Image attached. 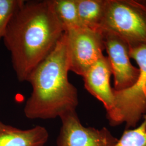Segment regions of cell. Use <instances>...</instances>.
Returning a JSON list of instances; mask_svg holds the SVG:
<instances>
[{"mask_svg": "<svg viewBox=\"0 0 146 146\" xmlns=\"http://www.w3.org/2000/svg\"><path fill=\"white\" fill-rule=\"evenodd\" d=\"M64 33L52 0H22L3 37L20 82L27 81L31 72L52 52Z\"/></svg>", "mask_w": 146, "mask_h": 146, "instance_id": "cell-1", "label": "cell"}, {"mask_svg": "<svg viewBox=\"0 0 146 146\" xmlns=\"http://www.w3.org/2000/svg\"><path fill=\"white\" fill-rule=\"evenodd\" d=\"M66 34L51 53L27 79L32 92L24 108L28 119L49 120L60 117L78 106L77 89L68 79L69 72Z\"/></svg>", "mask_w": 146, "mask_h": 146, "instance_id": "cell-2", "label": "cell"}, {"mask_svg": "<svg viewBox=\"0 0 146 146\" xmlns=\"http://www.w3.org/2000/svg\"><path fill=\"white\" fill-rule=\"evenodd\" d=\"M129 55L139 66V76L127 88L121 90L113 89L114 107L107 115L110 125L125 123L129 129L135 128L146 115V45L129 47Z\"/></svg>", "mask_w": 146, "mask_h": 146, "instance_id": "cell-3", "label": "cell"}, {"mask_svg": "<svg viewBox=\"0 0 146 146\" xmlns=\"http://www.w3.org/2000/svg\"><path fill=\"white\" fill-rule=\"evenodd\" d=\"M101 31L120 37L129 47L146 45V7L141 2L106 0Z\"/></svg>", "mask_w": 146, "mask_h": 146, "instance_id": "cell-4", "label": "cell"}, {"mask_svg": "<svg viewBox=\"0 0 146 146\" xmlns=\"http://www.w3.org/2000/svg\"><path fill=\"white\" fill-rule=\"evenodd\" d=\"M64 33L69 70L83 76L89 68L104 56L103 33L79 27Z\"/></svg>", "mask_w": 146, "mask_h": 146, "instance_id": "cell-5", "label": "cell"}, {"mask_svg": "<svg viewBox=\"0 0 146 146\" xmlns=\"http://www.w3.org/2000/svg\"><path fill=\"white\" fill-rule=\"evenodd\" d=\"M60 118L62 125L57 146H114L119 140L105 127L84 126L76 110L66 112Z\"/></svg>", "mask_w": 146, "mask_h": 146, "instance_id": "cell-6", "label": "cell"}, {"mask_svg": "<svg viewBox=\"0 0 146 146\" xmlns=\"http://www.w3.org/2000/svg\"><path fill=\"white\" fill-rule=\"evenodd\" d=\"M105 49L114 76L115 90L127 88L134 84L139 75V69L131 62L129 46L127 42L114 34L102 31Z\"/></svg>", "mask_w": 146, "mask_h": 146, "instance_id": "cell-7", "label": "cell"}, {"mask_svg": "<svg viewBox=\"0 0 146 146\" xmlns=\"http://www.w3.org/2000/svg\"><path fill=\"white\" fill-rule=\"evenodd\" d=\"M111 74L109 60L103 56L89 68L82 76L85 88L104 104L107 115L110 114L114 107V89L110 84Z\"/></svg>", "mask_w": 146, "mask_h": 146, "instance_id": "cell-8", "label": "cell"}, {"mask_svg": "<svg viewBox=\"0 0 146 146\" xmlns=\"http://www.w3.org/2000/svg\"><path fill=\"white\" fill-rule=\"evenodd\" d=\"M48 138L46 128L41 125L23 130L0 121V146H44Z\"/></svg>", "mask_w": 146, "mask_h": 146, "instance_id": "cell-9", "label": "cell"}, {"mask_svg": "<svg viewBox=\"0 0 146 146\" xmlns=\"http://www.w3.org/2000/svg\"><path fill=\"white\" fill-rule=\"evenodd\" d=\"M81 26L101 31L106 0H76Z\"/></svg>", "mask_w": 146, "mask_h": 146, "instance_id": "cell-10", "label": "cell"}, {"mask_svg": "<svg viewBox=\"0 0 146 146\" xmlns=\"http://www.w3.org/2000/svg\"><path fill=\"white\" fill-rule=\"evenodd\" d=\"M52 8L64 32L81 26L76 0H52Z\"/></svg>", "mask_w": 146, "mask_h": 146, "instance_id": "cell-11", "label": "cell"}, {"mask_svg": "<svg viewBox=\"0 0 146 146\" xmlns=\"http://www.w3.org/2000/svg\"><path fill=\"white\" fill-rule=\"evenodd\" d=\"M114 146H146V115L138 127L127 129Z\"/></svg>", "mask_w": 146, "mask_h": 146, "instance_id": "cell-12", "label": "cell"}, {"mask_svg": "<svg viewBox=\"0 0 146 146\" xmlns=\"http://www.w3.org/2000/svg\"><path fill=\"white\" fill-rule=\"evenodd\" d=\"M22 0H0V40L5 35L8 25Z\"/></svg>", "mask_w": 146, "mask_h": 146, "instance_id": "cell-13", "label": "cell"}, {"mask_svg": "<svg viewBox=\"0 0 146 146\" xmlns=\"http://www.w3.org/2000/svg\"><path fill=\"white\" fill-rule=\"evenodd\" d=\"M142 3H143V4L144 5H145L146 7V2H142Z\"/></svg>", "mask_w": 146, "mask_h": 146, "instance_id": "cell-14", "label": "cell"}]
</instances>
